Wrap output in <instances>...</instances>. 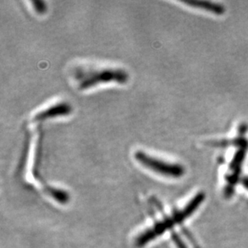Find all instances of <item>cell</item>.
I'll list each match as a JSON object with an SVG mask.
<instances>
[{
	"mask_svg": "<svg viewBox=\"0 0 248 248\" xmlns=\"http://www.w3.org/2000/svg\"><path fill=\"white\" fill-rule=\"evenodd\" d=\"M173 240L175 243L177 248H188L186 246L185 243L182 240V239L178 236V234H173Z\"/></svg>",
	"mask_w": 248,
	"mask_h": 248,
	"instance_id": "ba28073f",
	"label": "cell"
},
{
	"mask_svg": "<svg viewBox=\"0 0 248 248\" xmlns=\"http://www.w3.org/2000/svg\"><path fill=\"white\" fill-rule=\"evenodd\" d=\"M134 157L138 163L145 166V168L165 177L178 178L182 177L185 173L183 166L165 162L163 160L152 157L141 150H138L134 154Z\"/></svg>",
	"mask_w": 248,
	"mask_h": 248,
	"instance_id": "7a4b0ae2",
	"label": "cell"
},
{
	"mask_svg": "<svg viewBox=\"0 0 248 248\" xmlns=\"http://www.w3.org/2000/svg\"><path fill=\"white\" fill-rule=\"evenodd\" d=\"M76 79L79 89L86 90L106 83L124 84L128 81L129 75L122 68H101L78 72Z\"/></svg>",
	"mask_w": 248,
	"mask_h": 248,
	"instance_id": "6da1fadb",
	"label": "cell"
},
{
	"mask_svg": "<svg viewBox=\"0 0 248 248\" xmlns=\"http://www.w3.org/2000/svg\"><path fill=\"white\" fill-rule=\"evenodd\" d=\"M47 192L49 193L51 196L53 197L56 200L62 202V203H65L68 201L69 196L68 194L63 191V190H58V189H53V188H48Z\"/></svg>",
	"mask_w": 248,
	"mask_h": 248,
	"instance_id": "8992f818",
	"label": "cell"
},
{
	"mask_svg": "<svg viewBox=\"0 0 248 248\" xmlns=\"http://www.w3.org/2000/svg\"><path fill=\"white\" fill-rule=\"evenodd\" d=\"M242 184L244 185V187L246 188L247 190H248V177H245L242 180Z\"/></svg>",
	"mask_w": 248,
	"mask_h": 248,
	"instance_id": "9c48e42d",
	"label": "cell"
},
{
	"mask_svg": "<svg viewBox=\"0 0 248 248\" xmlns=\"http://www.w3.org/2000/svg\"><path fill=\"white\" fill-rule=\"evenodd\" d=\"M181 2H184L186 4L190 5L191 7H196L199 9L207 11V12H213L215 14H223L225 9L223 6L216 3V2H210V1H202V0H181Z\"/></svg>",
	"mask_w": 248,
	"mask_h": 248,
	"instance_id": "5b68a950",
	"label": "cell"
},
{
	"mask_svg": "<svg viewBox=\"0 0 248 248\" xmlns=\"http://www.w3.org/2000/svg\"><path fill=\"white\" fill-rule=\"evenodd\" d=\"M72 111L73 108L70 104L68 102H60L36 113L34 117V121L40 122L45 120L53 119L56 117H65L70 114Z\"/></svg>",
	"mask_w": 248,
	"mask_h": 248,
	"instance_id": "3957f363",
	"label": "cell"
},
{
	"mask_svg": "<svg viewBox=\"0 0 248 248\" xmlns=\"http://www.w3.org/2000/svg\"><path fill=\"white\" fill-rule=\"evenodd\" d=\"M31 3L34 6L35 11L38 13H40V14L45 13L46 12V10H47L46 2H44V1H40V0H39V1H31Z\"/></svg>",
	"mask_w": 248,
	"mask_h": 248,
	"instance_id": "52a82bcc",
	"label": "cell"
},
{
	"mask_svg": "<svg viewBox=\"0 0 248 248\" xmlns=\"http://www.w3.org/2000/svg\"><path fill=\"white\" fill-rule=\"evenodd\" d=\"M204 199H205V194L203 193H199L194 196V199L191 201L189 202L187 206H185L182 211L178 213H175L171 217V220L173 221V224L176 223H181L183 221H185L188 217H190L197 209L199 208V206L202 203Z\"/></svg>",
	"mask_w": 248,
	"mask_h": 248,
	"instance_id": "277c9868",
	"label": "cell"
}]
</instances>
